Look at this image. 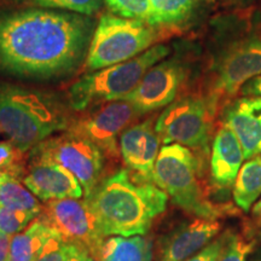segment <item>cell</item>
I'll use <instances>...</instances> for the list:
<instances>
[{
  "mask_svg": "<svg viewBox=\"0 0 261 261\" xmlns=\"http://www.w3.org/2000/svg\"><path fill=\"white\" fill-rule=\"evenodd\" d=\"M93 35L89 16L50 9L0 11V73L55 80L79 67Z\"/></svg>",
  "mask_w": 261,
  "mask_h": 261,
  "instance_id": "6da1fadb",
  "label": "cell"
},
{
  "mask_svg": "<svg viewBox=\"0 0 261 261\" xmlns=\"http://www.w3.org/2000/svg\"><path fill=\"white\" fill-rule=\"evenodd\" d=\"M85 198L103 238L144 236L168 202L154 182L138 180L126 168L103 179Z\"/></svg>",
  "mask_w": 261,
  "mask_h": 261,
  "instance_id": "7a4b0ae2",
  "label": "cell"
},
{
  "mask_svg": "<svg viewBox=\"0 0 261 261\" xmlns=\"http://www.w3.org/2000/svg\"><path fill=\"white\" fill-rule=\"evenodd\" d=\"M70 126L67 108L55 96L0 83V127L23 152Z\"/></svg>",
  "mask_w": 261,
  "mask_h": 261,
  "instance_id": "3957f363",
  "label": "cell"
},
{
  "mask_svg": "<svg viewBox=\"0 0 261 261\" xmlns=\"http://www.w3.org/2000/svg\"><path fill=\"white\" fill-rule=\"evenodd\" d=\"M152 182L167 194L173 203L202 219L217 220L224 214L208 197L200 173V162L194 152L180 144L160 149Z\"/></svg>",
  "mask_w": 261,
  "mask_h": 261,
  "instance_id": "277c9868",
  "label": "cell"
},
{
  "mask_svg": "<svg viewBox=\"0 0 261 261\" xmlns=\"http://www.w3.org/2000/svg\"><path fill=\"white\" fill-rule=\"evenodd\" d=\"M168 54L167 46L154 45L132 60L84 75L68 91L69 106L76 112H84L92 106L123 99L136 89L146 71Z\"/></svg>",
  "mask_w": 261,
  "mask_h": 261,
  "instance_id": "5b68a950",
  "label": "cell"
},
{
  "mask_svg": "<svg viewBox=\"0 0 261 261\" xmlns=\"http://www.w3.org/2000/svg\"><path fill=\"white\" fill-rule=\"evenodd\" d=\"M154 25L138 19L106 14L94 28L86 56V69L96 71L129 61L154 44Z\"/></svg>",
  "mask_w": 261,
  "mask_h": 261,
  "instance_id": "8992f818",
  "label": "cell"
},
{
  "mask_svg": "<svg viewBox=\"0 0 261 261\" xmlns=\"http://www.w3.org/2000/svg\"><path fill=\"white\" fill-rule=\"evenodd\" d=\"M214 104L198 97H185L168 106L155 122V130L165 145L180 144L205 149L210 140Z\"/></svg>",
  "mask_w": 261,
  "mask_h": 261,
  "instance_id": "52a82bcc",
  "label": "cell"
},
{
  "mask_svg": "<svg viewBox=\"0 0 261 261\" xmlns=\"http://www.w3.org/2000/svg\"><path fill=\"white\" fill-rule=\"evenodd\" d=\"M32 150L48 156L73 173L83 187L85 197H89L103 180L104 152L91 140L71 130L44 140Z\"/></svg>",
  "mask_w": 261,
  "mask_h": 261,
  "instance_id": "ba28073f",
  "label": "cell"
},
{
  "mask_svg": "<svg viewBox=\"0 0 261 261\" xmlns=\"http://www.w3.org/2000/svg\"><path fill=\"white\" fill-rule=\"evenodd\" d=\"M54 227L64 242L75 244L93 257L104 241L86 198H63L46 202L39 215Z\"/></svg>",
  "mask_w": 261,
  "mask_h": 261,
  "instance_id": "9c48e42d",
  "label": "cell"
},
{
  "mask_svg": "<svg viewBox=\"0 0 261 261\" xmlns=\"http://www.w3.org/2000/svg\"><path fill=\"white\" fill-rule=\"evenodd\" d=\"M137 116L136 109L125 99L114 100L98 108L89 116L71 123L69 129L87 138L104 152L116 158L119 154V136Z\"/></svg>",
  "mask_w": 261,
  "mask_h": 261,
  "instance_id": "30bf717a",
  "label": "cell"
},
{
  "mask_svg": "<svg viewBox=\"0 0 261 261\" xmlns=\"http://www.w3.org/2000/svg\"><path fill=\"white\" fill-rule=\"evenodd\" d=\"M184 79L185 69L177 61L159 62L123 99L132 104L138 115L156 112L173 103Z\"/></svg>",
  "mask_w": 261,
  "mask_h": 261,
  "instance_id": "8fae6325",
  "label": "cell"
},
{
  "mask_svg": "<svg viewBox=\"0 0 261 261\" xmlns=\"http://www.w3.org/2000/svg\"><path fill=\"white\" fill-rule=\"evenodd\" d=\"M22 181L42 202L63 198H81L83 187L77 178L48 156L32 150Z\"/></svg>",
  "mask_w": 261,
  "mask_h": 261,
  "instance_id": "7c38bea8",
  "label": "cell"
},
{
  "mask_svg": "<svg viewBox=\"0 0 261 261\" xmlns=\"http://www.w3.org/2000/svg\"><path fill=\"white\" fill-rule=\"evenodd\" d=\"M161 139L151 119L130 126L119 139L123 162L138 180L152 182V172L160 152Z\"/></svg>",
  "mask_w": 261,
  "mask_h": 261,
  "instance_id": "4fadbf2b",
  "label": "cell"
},
{
  "mask_svg": "<svg viewBox=\"0 0 261 261\" xmlns=\"http://www.w3.org/2000/svg\"><path fill=\"white\" fill-rule=\"evenodd\" d=\"M261 74V39L243 42L232 48L221 62L214 84L217 98L232 97L248 81Z\"/></svg>",
  "mask_w": 261,
  "mask_h": 261,
  "instance_id": "5bb4252c",
  "label": "cell"
},
{
  "mask_svg": "<svg viewBox=\"0 0 261 261\" xmlns=\"http://www.w3.org/2000/svg\"><path fill=\"white\" fill-rule=\"evenodd\" d=\"M218 220L197 219L181 225L160 242L159 261H185L208 246L220 232Z\"/></svg>",
  "mask_w": 261,
  "mask_h": 261,
  "instance_id": "9a60e30c",
  "label": "cell"
},
{
  "mask_svg": "<svg viewBox=\"0 0 261 261\" xmlns=\"http://www.w3.org/2000/svg\"><path fill=\"white\" fill-rule=\"evenodd\" d=\"M226 125L240 140L244 160L261 152V97H244L227 108L224 115Z\"/></svg>",
  "mask_w": 261,
  "mask_h": 261,
  "instance_id": "2e32d148",
  "label": "cell"
},
{
  "mask_svg": "<svg viewBox=\"0 0 261 261\" xmlns=\"http://www.w3.org/2000/svg\"><path fill=\"white\" fill-rule=\"evenodd\" d=\"M243 160L240 140L226 125H223L215 133L212 144L211 178L218 190L233 188Z\"/></svg>",
  "mask_w": 261,
  "mask_h": 261,
  "instance_id": "e0dca14e",
  "label": "cell"
},
{
  "mask_svg": "<svg viewBox=\"0 0 261 261\" xmlns=\"http://www.w3.org/2000/svg\"><path fill=\"white\" fill-rule=\"evenodd\" d=\"M63 240L41 217L11 238L10 261H35L52 242Z\"/></svg>",
  "mask_w": 261,
  "mask_h": 261,
  "instance_id": "ac0fdd59",
  "label": "cell"
},
{
  "mask_svg": "<svg viewBox=\"0 0 261 261\" xmlns=\"http://www.w3.org/2000/svg\"><path fill=\"white\" fill-rule=\"evenodd\" d=\"M96 261H152V242L144 236L104 238Z\"/></svg>",
  "mask_w": 261,
  "mask_h": 261,
  "instance_id": "d6986e66",
  "label": "cell"
},
{
  "mask_svg": "<svg viewBox=\"0 0 261 261\" xmlns=\"http://www.w3.org/2000/svg\"><path fill=\"white\" fill-rule=\"evenodd\" d=\"M234 203L243 212H249L261 196V156L252 158L241 167L232 188Z\"/></svg>",
  "mask_w": 261,
  "mask_h": 261,
  "instance_id": "ffe728a7",
  "label": "cell"
},
{
  "mask_svg": "<svg viewBox=\"0 0 261 261\" xmlns=\"http://www.w3.org/2000/svg\"><path fill=\"white\" fill-rule=\"evenodd\" d=\"M0 207L29 212L39 217L44 205L39 198L25 187L21 178L4 172L0 181Z\"/></svg>",
  "mask_w": 261,
  "mask_h": 261,
  "instance_id": "44dd1931",
  "label": "cell"
},
{
  "mask_svg": "<svg viewBox=\"0 0 261 261\" xmlns=\"http://www.w3.org/2000/svg\"><path fill=\"white\" fill-rule=\"evenodd\" d=\"M155 24H175L184 21L195 8L196 0H149Z\"/></svg>",
  "mask_w": 261,
  "mask_h": 261,
  "instance_id": "7402d4cb",
  "label": "cell"
},
{
  "mask_svg": "<svg viewBox=\"0 0 261 261\" xmlns=\"http://www.w3.org/2000/svg\"><path fill=\"white\" fill-rule=\"evenodd\" d=\"M104 2L117 16L138 19L150 25H156L149 0H104Z\"/></svg>",
  "mask_w": 261,
  "mask_h": 261,
  "instance_id": "603a6c76",
  "label": "cell"
},
{
  "mask_svg": "<svg viewBox=\"0 0 261 261\" xmlns=\"http://www.w3.org/2000/svg\"><path fill=\"white\" fill-rule=\"evenodd\" d=\"M255 246V241L241 233L226 232L225 243L218 261H247Z\"/></svg>",
  "mask_w": 261,
  "mask_h": 261,
  "instance_id": "cb8c5ba5",
  "label": "cell"
},
{
  "mask_svg": "<svg viewBox=\"0 0 261 261\" xmlns=\"http://www.w3.org/2000/svg\"><path fill=\"white\" fill-rule=\"evenodd\" d=\"M41 9L60 10L75 14L91 16L99 10L100 0H31Z\"/></svg>",
  "mask_w": 261,
  "mask_h": 261,
  "instance_id": "d4e9b609",
  "label": "cell"
},
{
  "mask_svg": "<svg viewBox=\"0 0 261 261\" xmlns=\"http://www.w3.org/2000/svg\"><path fill=\"white\" fill-rule=\"evenodd\" d=\"M23 154L24 152L11 140L0 142V171L22 179L25 171Z\"/></svg>",
  "mask_w": 261,
  "mask_h": 261,
  "instance_id": "484cf974",
  "label": "cell"
},
{
  "mask_svg": "<svg viewBox=\"0 0 261 261\" xmlns=\"http://www.w3.org/2000/svg\"><path fill=\"white\" fill-rule=\"evenodd\" d=\"M37 218V215L29 212L0 207V232L14 236L23 231Z\"/></svg>",
  "mask_w": 261,
  "mask_h": 261,
  "instance_id": "4316f807",
  "label": "cell"
},
{
  "mask_svg": "<svg viewBox=\"0 0 261 261\" xmlns=\"http://www.w3.org/2000/svg\"><path fill=\"white\" fill-rule=\"evenodd\" d=\"M81 249L75 244L64 242L63 240H57L46 248L44 253L35 261H69L71 256Z\"/></svg>",
  "mask_w": 261,
  "mask_h": 261,
  "instance_id": "83f0119b",
  "label": "cell"
},
{
  "mask_svg": "<svg viewBox=\"0 0 261 261\" xmlns=\"http://www.w3.org/2000/svg\"><path fill=\"white\" fill-rule=\"evenodd\" d=\"M225 238H226V232L221 234L220 237H218L217 240H214L213 242H211L203 249L185 261H218L219 260L221 249L224 247Z\"/></svg>",
  "mask_w": 261,
  "mask_h": 261,
  "instance_id": "f1b7e54d",
  "label": "cell"
},
{
  "mask_svg": "<svg viewBox=\"0 0 261 261\" xmlns=\"http://www.w3.org/2000/svg\"><path fill=\"white\" fill-rule=\"evenodd\" d=\"M242 94L247 97H261V74L244 85Z\"/></svg>",
  "mask_w": 261,
  "mask_h": 261,
  "instance_id": "f546056e",
  "label": "cell"
},
{
  "mask_svg": "<svg viewBox=\"0 0 261 261\" xmlns=\"http://www.w3.org/2000/svg\"><path fill=\"white\" fill-rule=\"evenodd\" d=\"M12 236L0 232V261H10V244Z\"/></svg>",
  "mask_w": 261,
  "mask_h": 261,
  "instance_id": "4dcf8cb0",
  "label": "cell"
},
{
  "mask_svg": "<svg viewBox=\"0 0 261 261\" xmlns=\"http://www.w3.org/2000/svg\"><path fill=\"white\" fill-rule=\"evenodd\" d=\"M69 261H96V259L86 250L79 249L74 256L70 257Z\"/></svg>",
  "mask_w": 261,
  "mask_h": 261,
  "instance_id": "1f68e13d",
  "label": "cell"
},
{
  "mask_svg": "<svg viewBox=\"0 0 261 261\" xmlns=\"http://www.w3.org/2000/svg\"><path fill=\"white\" fill-rule=\"evenodd\" d=\"M252 214L254 218H256L257 220L261 221V198L259 201L255 202V204L252 208Z\"/></svg>",
  "mask_w": 261,
  "mask_h": 261,
  "instance_id": "d6a6232c",
  "label": "cell"
},
{
  "mask_svg": "<svg viewBox=\"0 0 261 261\" xmlns=\"http://www.w3.org/2000/svg\"><path fill=\"white\" fill-rule=\"evenodd\" d=\"M3 175H4V172H3V171H0V181H2V178H3Z\"/></svg>",
  "mask_w": 261,
  "mask_h": 261,
  "instance_id": "836d02e7",
  "label": "cell"
},
{
  "mask_svg": "<svg viewBox=\"0 0 261 261\" xmlns=\"http://www.w3.org/2000/svg\"><path fill=\"white\" fill-rule=\"evenodd\" d=\"M253 261H261V257H259V259H255V260H253Z\"/></svg>",
  "mask_w": 261,
  "mask_h": 261,
  "instance_id": "e575fe53",
  "label": "cell"
},
{
  "mask_svg": "<svg viewBox=\"0 0 261 261\" xmlns=\"http://www.w3.org/2000/svg\"><path fill=\"white\" fill-rule=\"evenodd\" d=\"M0 132H2V127H0Z\"/></svg>",
  "mask_w": 261,
  "mask_h": 261,
  "instance_id": "d590c367",
  "label": "cell"
},
{
  "mask_svg": "<svg viewBox=\"0 0 261 261\" xmlns=\"http://www.w3.org/2000/svg\"><path fill=\"white\" fill-rule=\"evenodd\" d=\"M260 233H261V232H260Z\"/></svg>",
  "mask_w": 261,
  "mask_h": 261,
  "instance_id": "8d00e7d4",
  "label": "cell"
}]
</instances>
